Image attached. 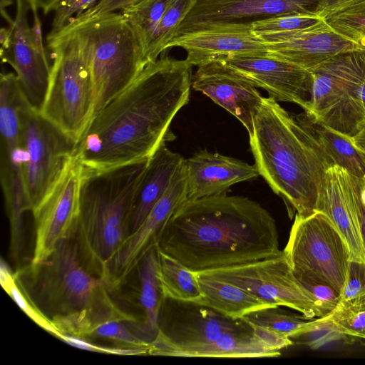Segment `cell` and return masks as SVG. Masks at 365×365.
Returning a JSON list of instances; mask_svg holds the SVG:
<instances>
[{
	"label": "cell",
	"instance_id": "27",
	"mask_svg": "<svg viewBox=\"0 0 365 365\" xmlns=\"http://www.w3.org/2000/svg\"><path fill=\"white\" fill-rule=\"evenodd\" d=\"M307 117L317 139L334 165L365 181V152L354 143L352 138L325 127L309 115Z\"/></svg>",
	"mask_w": 365,
	"mask_h": 365
},
{
	"label": "cell",
	"instance_id": "31",
	"mask_svg": "<svg viewBox=\"0 0 365 365\" xmlns=\"http://www.w3.org/2000/svg\"><path fill=\"white\" fill-rule=\"evenodd\" d=\"M242 318L250 323L283 334L291 339L306 332L318 322V319L312 320L313 319L304 315L289 313L279 306L258 309Z\"/></svg>",
	"mask_w": 365,
	"mask_h": 365
},
{
	"label": "cell",
	"instance_id": "5",
	"mask_svg": "<svg viewBox=\"0 0 365 365\" xmlns=\"http://www.w3.org/2000/svg\"><path fill=\"white\" fill-rule=\"evenodd\" d=\"M171 308L165 325L160 324L149 354L183 357H277L281 352L264 345L252 325L209 307L168 299Z\"/></svg>",
	"mask_w": 365,
	"mask_h": 365
},
{
	"label": "cell",
	"instance_id": "40",
	"mask_svg": "<svg viewBox=\"0 0 365 365\" xmlns=\"http://www.w3.org/2000/svg\"><path fill=\"white\" fill-rule=\"evenodd\" d=\"M138 1L139 0H99L92 7L84 11L81 14L72 17L68 22H81L108 13L115 12Z\"/></svg>",
	"mask_w": 365,
	"mask_h": 365
},
{
	"label": "cell",
	"instance_id": "42",
	"mask_svg": "<svg viewBox=\"0 0 365 365\" xmlns=\"http://www.w3.org/2000/svg\"><path fill=\"white\" fill-rule=\"evenodd\" d=\"M361 0H319L317 15L325 19L329 14Z\"/></svg>",
	"mask_w": 365,
	"mask_h": 365
},
{
	"label": "cell",
	"instance_id": "9",
	"mask_svg": "<svg viewBox=\"0 0 365 365\" xmlns=\"http://www.w3.org/2000/svg\"><path fill=\"white\" fill-rule=\"evenodd\" d=\"M312 99L306 113L314 121L353 138L365 125L361 88L365 78V51L339 53L310 71Z\"/></svg>",
	"mask_w": 365,
	"mask_h": 365
},
{
	"label": "cell",
	"instance_id": "30",
	"mask_svg": "<svg viewBox=\"0 0 365 365\" xmlns=\"http://www.w3.org/2000/svg\"><path fill=\"white\" fill-rule=\"evenodd\" d=\"M0 282L5 292L33 322L53 336H60L61 333L53 320L42 311L24 284L21 272H12L3 259L0 266Z\"/></svg>",
	"mask_w": 365,
	"mask_h": 365
},
{
	"label": "cell",
	"instance_id": "20",
	"mask_svg": "<svg viewBox=\"0 0 365 365\" xmlns=\"http://www.w3.org/2000/svg\"><path fill=\"white\" fill-rule=\"evenodd\" d=\"M51 319L61 334L86 339H106L116 347L141 350L149 354L151 343L124 325L128 322H136V319L122 311L114 302Z\"/></svg>",
	"mask_w": 365,
	"mask_h": 365
},
{
	"label": "cell",
	"instance_id": "4",
	"mask_svg": "<svg viewBox=\"0 0 365 365\" xmlns=\"http://www.w3.org/2000/svg\"><path fill=\"white\" fill-rule=\"evenodd\" d=\"M148 161L83 172L75 237L83 266L103 281L110 262L130 233L135 194Z\"/></svg>",
	"mask_w": 365,
	"mask_h": 365
},
{
	"label": "cell",
	"instance_id": "29",
	"mask_svg": "<svg viewBox=\"0 0 365 365\" xmlns=\"http://www.w3.org/2000/svg\"><path fill=\"white\" fill-rule=\"evenodd\" d=\"M173 0H139L120 10L141 47L146 66L158 27Z\"/></svg>",
	"mask_w": 365,
	"mask_h": 365
},
{
	"label": "cell",
	"instance_id": "19",
	"mask_svg": "<svg viewBox=\"0 0 365 365\" xmlns=\"http://www.w3.org/2000/svg\"><path fill=\"white\" fill-rule=\"evenodd\" d=\"M258 37L268 55L309 71L339 53L361 50L334 31L324 19L301 31Z\"/></svg>",
	"mask_w": 365,
	"mask_h": 365
},
{
	"label": "cell",
	"instance_id": "2",
	"mask_svg": "<svg viewBox=\"0 0 365 365\" xmlns=\"http://www.w3.org/2000/svg\"><path fill=\"white\" fill-rule=\"evenodd\" d=\"M158 247L195 272L282 252L271 214L256 201L227 193L184 201L166 223Z\"/></svg>",
	"mask_w": 365,
	"mask_h": 365
},
{
	"label": "cell",
	"instance_id": "28",
	"mask_svg": "<svg viewBox=\"0 0 365 365\" xmlns=\"http://www.w3.org/2000/svg\"><path fill=\"white\" fill-rule=\"evenodd\" d=\"M158 257V277L165 298L199 304L202 293L195 272L159 249Z\"/></svg>",
	"mask_w": 365,
	"mask_h": 365
},
{
	"label": "cell",
	"instance_id": "37",
	"mask_svg": "<svg viewBox=\"0 0 365 365\" xmlns=\"http://www.w3.org/2000/svg\"><path fill=\"white\" fill-rule=\"evenodd\" d=\"M339 304H365V262L350 259Z\"/></svg>",
	"mask_w": 365,
	"mask_h": 365
},
{
	"label": "cell",
	"instance_id": "35",
	"mask_svg": "<svg viewBox=\"0 0 365 365\" xmlns=\"http://www.w3.org/2000/svg\"><path fill=\"white\" fill-rule=\"evenodd\" d=\"M324 317L346 336L361 338L365 334V304H339Z\"/></svg>",
	"mask_w": 365,
	"mask_h": 365
},
{
	"label": "cell",
	"instance_id": "10",
	"mask_svg": "<svg viewBox=\"0 0 365 365\" xmlns=\"http://www.w3.org/2000/svg\"><path fill=\"white\" fill-rule=\"evenodd\" d=\"M283 252L294 273L314 274L341 294L351 254L344 237L326 214L295 215Z\"/></svg>",
	"mask_w": 365,
	"mask_h": 365
},
{
	"label": "cell",
	"instance_id": "47",
	"mask_svg": "<svg viewBox=\"0 0 365 365\" xmlns=\"http://www.w3.org/2000/svg\"><path fill=\"white\" fill-rule=\"evenodd\" d=\"M365 340V334L361 338Z\"/></svg>",
	"mask_w": 365,
	"mask_h": 365
},
{
	"label": "cell",
	"instance_id": "45",
	"mask_svg": "<svg viewBox=\"0 0 365 365\" xmlns=\"http://www.w3.org/2000/svg\"><path fill=\"white\" fill-rule=\"evenodd\" d=\"M354 143L365 152V125L361 130L352 138Z\"/></svg>",
	"mask_w": 365,
	"mask_h": 365
},
{
	"label": "cell",
	"instance_id": "7",
	"mask_svg": "<svg viewBox=\"0 0 365 365\" xmlns=\"http://www.w3.org/2000/svg\"><path fill=\"white\" fill-rule=\"evenodd\" d=\"M53 60L39 110L75 145L88 128L94 106L93 79L76 34L62 29L47 36Z\"/></svg>",
	"mask_w": 365,
	"mask_h": 365
},
{
	"label": "cell",
	"instance_id": "6",
	"mask_svg": "<svg viewBox=\"0 0 365 365\" xmlns=\"http://www.w3.org/2000/svg\"><path fill=\"white\" fill-rule=\"evenodd\" d=\"M63 29L76 34L91 71L94 90L93 119L146 66L143 51L120 12L81 22L69 21Z\"/></svg>",
	"mask_w": 365,
	"mask_h": 365
},
{
	"label": "cell",
	"instance_id": "34",
	"mask_svg": "<svg viewBox=\"0 0 365 365\" xmlns=\"http://www.w3.org/2000/svg\"><path fill=\"white\" fill-rule=\"evenodd\" d=\"M323 19L317 15H281L253 23L252 31L257 36L284 34L307 29Z\"/></svg>",
	"mask_w": 365,
	"mask_h": 365
},
{
	"label": "cell",
	"instance_id": "46",
	"mask_svg": "<svg viewBox=\"0 0 365 365\" xmlns=\"http://www.w3.org/2000/svg\"><path fill=\"white\" fill-rule=\"evenodd\" d=\"M361 100L365 109V78L364 80L361 88Z\"/></svg>",
	"mask_w": 365,
	"mask_h": 365
},
{
	"label": "cell",
	"instance_id": "36",
	"mask_svg": "<svg viewBox=\"0 0 365 365\" xmlns=\"http://www.w3.org/2000/svg\"><path fill=\"white\" fill-rule=\"evenodd\" d=\"M294 274L314 300L322 317H327L336 308L341 294L331 285L310 273L301 272Z\"/></svg>",
	"mask_w": 365,
	"mask_h": 365
},
{
	"label": "cell",
	"instance_id": "18",
	"mask_svg": "<svg viewBox=\"0 0 365 365\" xmlns=\"http://www.w3.org/2000/svg\"><path fill=\"white\" fill-rule=\"evenodd\" d=\"M192 88L209 97L252 133L255 117L263 96L251 82L222 60L197 66L192 77Z\"/></svg>",
	"mask_w": 365,
	"mask_h": 365
},
{
	"label": "cell",
	"instance_id": "44",
	"mask_svg": "<svg viewBox=\"0 0 365 365\" xmlns=\"http://www.w3.org/2000/svg\"><path fill=\"white\" fill-rule=\"evenodd\" d=\"M30 6L31 11L41 9L43 14H48L55 11L62 0H24Z\"/></svg>",
	"mask_w": 365,
	"mask_h": 365
},
{
	"label": "cell",
	"instance_id": "26",
	"mask_svg": "<svg viewBox=\"0 0 365 365\" xmlns=\"http://www.w3.org/2000/svg\"><path fill=\"white\" fill-rule=\"evenodd\" d=\"M139 300L143 313L141 325L145 339L150 343L157 337L160 330L162 309L165 302L158 277V248H151L139 265Z\"/></svg>",
	"mask_w": 365,
	"mask_h": 365
},
{
	"label": "cell",
	"instance_id": "43",
	"mask_svg": "<svg viewBox=\"0 0 365 365\" xmlns=\"http://www.w3.org/2000/svg\"><path fill=\"white\" fill-rule=\"evenodd\" d=\"M34 15V22L31 27V33L33 41L37 48L43 53H46L42 38L41 24L37 14V10L32 11Z\"/></svg>",
	"mask_w": 365,
	"mask_h": 365
},
{
	"label": "cell",
	"instance_id": "33",
	"mask_svg": "<svg viewBox=\"0 0 365 365\" xmlns=\"http://www.w3.org/2000/svg\"><path fill=\"white\" fill-rule=\"evenodd\" d=\"M195 3V0H173L171 1L158 27L148 56L149 63L155 61L158 56L168 48L176 29L189 14Z\"/></svg>",
	"mask_w": 365,
	"mask_h": 365
},
{
	"label": "cell",
	"instance_id": "38",
	"mask_svg": "<svg viewBox=\"0 0 365 365\" xmlns=\"http://www.w3.org/2000/svg\"><path fill=\"white\" fill-rule=\"evenodd\" d=\"M344 193L355 213L365 252V203L361 197V180L339 167Z\"/></svg>",
	"mask_w": 365,
	"mask_h": 365
},
{
	"label": "cell",
	"instance_id": "39",
	"mask_svg": "<svg viewBox=\"0 0 365 365\" xmlns=\"http://www.w3.org/2000/svg\"><path fill=\"white\" fill-rule=\"evenodd\" d=\"M98 0H62L55 10L51 33L61 30L68 21L94 6Z\"/></svg>",
	"mask_w": 365,
	"mask_h": 365
},
{
	"label": "cell",
	"instance_id": "13",
	"mask_svg": "<svg viewBox=\"0 0 365 365\" xmlns=\"http://www.w3.org/2000/svg\"><path fill=\"white\" fill-rule=\"evenodd\" d=\"M83 175V167L73 155L53 187L31 211L35 242L30 265L42 263L61 242L76 237Z\"/></svg>",
	"mask_w": 365,
	"mask_h": 365
},
{
	"label": "cell",
	"instance_id": "11",
	"mask_svg": "<svg viewBox=\"0 0 365 365\" xmlns=\"http://www.w3.org/2000/svg\"><path fill=\"white\" fill-rule=\"evenodd\" d=\"M26 160L23 168L28 210L32 211L59 179L75 143L31 104L22 113Z\"/></svg>",
	"mask_w": 365,
	"mask_h": 365
},
{
	"label": "cell",
	"instance_id": "41",
	"mask_svg": "<svg viewBox=\"0 0 365 365\" xmlns=\"http://www.w3.org/2000/svg\"><path fill=\"white\" fill-rule=\"evenodd\" d=\"M250 323V322H249ZM254 330L255 336L269 349L279 351L294 344L287 336L268 328L250 323Z\"/></svg>",
	"mask_w": 365,
	"mask_h": 365
},
{
	"label": "cell",
	"instance_id": "8",
	"mask_svg": "<svg viewBox=\"0 0 365 365\" xmlns=\"http://www.w3.org/2000/svg\"><path fill=\"white\" fill-rule=\"evenodd\" d=\"M28 270L38 304L51 319L113 302L106 283L83 266L76 237L61 242L46 260Z\"/></svg>",
	"mask_w": 365,
	"mask_h": 365
},
{
	"label": "cell",
	"instance_id": "32",
	"mask_svg": "<svg viewBox=\"0 0 365 365\" xmlns=\"http://www.w3.org/2000/svg\"><path fill=\"white\" fill-rule=\"evenodd\" d=\"M324 19L334 31L365 51V0L350 4Z\"/></svg>",
	"mask_w": 365,
	"mask_h": 365
},
{
	"label": "cell",
	"instance_id": "21",
	"mask_svg": "<svg viewBox=\"0 0 365 365\" xmlns=\"http://www.w3.org/2000/svg\"><path fill=\"white\" fill-rule=\"evenodd\" d=\"M181 47L185 60L199 66L210 61L238 55L267 53L264 43L252 31V25H232L186 34L168 46Z\"/></svg>",
	"mask_w": 365,
	"mask_h": 365
},
{
	"label": "cell",
	"instance_id": "23",
	"mask_svg": "<svg viewBox=\"0 0 365 365\" xmlns=\"http://www.w3.org/2000/svg\"><path fill=\"white\" fill-rule=\"evenodd\" d=\"M183 160L180 154L171 151L165 143L149 159L135 191L130 232L143 222L163 196Z\"/></svg>",
	"mask_w": 365,
	"mask_h": 365
},
{
	"label": "cell",
	"instance_id": "3",
	"mask_svg": "<svg viewBox=\"0 0 365 365\" xmlns=\"http://www.w3.org/2000/svg\"><path fill=\"white\" fill-rule=\"evenodd\" d=\"M249 136L259 175L283 199L290 218L316 212L327 171L334 165L307 114L290 113L263 97Z\"/></svg>",
	"mask_w": 365,
	"mask_h": 365
},
{
	"label": "cell",
	"instance_id": "12",
	"mask_svg": "<svg viewBox=\"0 0 365 365\" xmlns=\"http://www.w3.org/2000/svg\"><path fill=\"white\" fill-rule=\"evenodd\" d=\"M197 273L232 283L267 304L293 309L307 318L322 317L283 251L275 257Z\"/></svg>",
	"mask_w": 365,
	"mask_h": 365
},
{
	"label": "cell",
	"instance_id": "48",
	"mask_svg": "<svg viewBox=\"0 0 365 365\" xmlns=\"http://www.w3.org/2000/svg\"><path fill=\"white\" fill-rule=\"evenodd\" d=\"M99 1V0H98Z\"/></svg>",
	"mask_w": 365,
	"mask_h": 365
},
{
	"label": "cell",
	"instance_id": "1",
	"mask_svg": "<svg viewBox=\"0 0 365 365\" xmlns=\"http://www.w3.org/2000/svg\"><path fill=\"white\" fill-rule=\"evenodd\" d=\"M192 67L168 56L148 64L92 119L73 155L83 172L101 173L149 160L173 138L170 125L189 101Z\"/></svg>",
	"mask_w": 365,
	"mask_h": 365
},
{
	"label": "cell",
	"instance_id": "25",
	"mask_svg": "<svg viewBox=\"0 0 365 365\" xmlns=\"http://www.w3.org/2000/svg\"><path fill=\"white\" fill-rule=\"evenodd\" d=\"M202 299L198 304L232 319H241L263 308L276 307L258 299L244 289L219 279L195 272Z\"/></svg>",
	"mask_w": 365,
	"mask_h": 365
},
{
	"label": "cell",
	"instance_id": "15",
	"mask_svg": "<svg viewBox=\"0 0 365 365\" xmlns=\"http://www.w3.org/2000/svg\"><path fill=\"white\" fill-rule=\"evenodd\" d=\"M319 4V0H195L172 40L200 31L252 25L277 16L317 15Z\"/></svg>",
	"mask_w": 365,
	"mask_h": 365
},
{
	"label": "cell",
	"instance_id": "22",
	"mask_svg": "<svg viewBox=\"0 0 365 365\" xmlns=\"http://www.w3.org/2000/svg\"><path fill=\"white\" fill-rule=\"evenodd\" d=\"M187 200L227 193L238 182L259 175L255 164L205 150L185 159Z\"/></svg>",
	"mask_w": 365,
	"mask_h": 365
},
{
	"label": "cell",
	"instance_id": "17",
	"mask_svg": "<svg viewBox=\"0 0 365 365\" xmlns=\"http://www.w3.org/2000/svg\"><path fill=\"white\" fill-rule=\"evenodd\" d=\"M257 88L277 101L294 103L307 113L311 107L314 78L310 71L265 54L238 55L221 58Z\"/></svg>",
	"mask_w": 365,
	"mask_h": 365
},
{
	"label": "cell",
	"instance_id": "24",
	"mask_svg": "<svg viewBox=\"0 0 365 365\" xmlns=\"http://www.w3.org/2000/svg\"><path fill=\"white\" fill-rule=\"evenodd\" d=\"M317 211L326 214L344 237L350 250V259L365 262V252L357 220L344 192L337 165L330 167L327 171Z\"/></svg>",
	"mask_w": 365,
	"mask_h": 365
},
{
	"label": "cell",
	"instance_id": "14",
	"mask_svg": "<svg viewBox=\"0 0 365 365\" xmlns=\"http://www.w3.org/2000/svg\"><path fill=\"white\" fill-rule=\"evenodd\" d=\"M186 198L184 159L175 171L163 196L143 222L130 233L110 262L104 279L109 289L119 288L138 267L146 253L158 246L166 223Z\"/></svg>",
	"mask_w": 365,
	"mask_h": 365
},
{
	"label": "cell",
	"instance_id": "16",
	"mask_svg": "<svg viewBox=\"0 0 365 365\" xmlns=\"http://www.w3.org/2000/svg\"><path fill=\"white\" fill-rule=\"evenodd\" d=\"M30 9L24 0H16L14 19L1 9L9 27L0 31L1 57L15 70L29 102L39 111L47 91L51 66L46 53L41 52L33 41L27 19Z\"/></svg>",
	"mask_w": 365,
	"mask_h": 365
}]
</instances>
